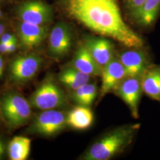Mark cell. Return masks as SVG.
Here are the masks:
<instances>
[{
  "label": "cell",
  "instance_id": "e0dca14e",
  "mask_svg": "<svg viewBox=\"0 0 160 160\" xmlns=\"http://www.w3.org/2000/svg\"><path fill=\"white\" fill-rule=\"evenodd\" d=\"M93 114L88 107L79 106L71 110L67 116V125L77 130H84L92 123Z\"/></svg>",
  "mask_w": 160,
  "mask_h": 160
},
{
  "label": "cell",
  "instance_id": "cb8c5ba5",
  "mask_svg": "<svg viewBox=\"0 0 160 160\" xmlns=\"http://www.w3.org/2000/svg\"><path fill=\"white\" fill-rule=\"evenodd\" d=\"M0 53L2 54H7L8 47L6 43H0Z\"/></svg>",
  "mask_w": 160,
  "mask_h": 160
},
{
  "label": "cell",
  "instance_id": "3957f363",
  "mask_svg": "<svg viewBox=\"0 0 160 160\" xmlns=\"http://www.w3.org/2000/svg\"><path fill=\"white\" fill-rule=\"evenodd\" d=\"M1 111L7 124L12 128L24 125L30 119V104L20 94L10 92L2 97Z\"/></svg>",
  "mask_w": 160,
  "mask_h": 160
},
{
  "label": "cell",
  "instance_id": "603a6c76",
  "mask_svg": "<svg viewBox=\"0 0 160 160\" xmlns=\"http://www.w3.org/2000/svg\"><path fill=\"white\" fill-rule=\"evenodd\" d=\"M8 47V53L7 54L12 53L16 50L17 46V39L16 38L14 40L8 43L7 44Z\"/></svg>",
  "mask_w": 160,
  "mask_h": 160
},
{
  "label": "cell",
  "instance_id": "d6986e66",
  "mask_svg": "<svg viewBox=\"0 0 160 160\" xmlns=\"http://www.w3.org/2000/svg\"><path fill=\"white\" fill-rule=\"evenodd\" d=\"M31 140L24 137H15L8 147V153L12 160H26L30 154Z\"/></svg>",
  "mask_w": 160,
  "mask_h": 160
},
{
  "label": "cell",
  "instance_id": "ba28073f",
  "mask_svg": "<svg viewBox=\"0 0 160 160\" xmlns=\"http://www.w3.org/2000/svg\"><path fill=\"white\" fill-rule=\"evenodd\" d=\"M17 14L22 22L38 25H45L53 17L51 7L40 1H30L20 5Z\"/></svg>",
  "mask_w": 160,
  "mask_h": 160
},
{
  "label": "cell",
  "instance_id": "7c38bea8",
  "mask_svg": "<svg viewBox=\"0 0 160 160\" xmlns=\"http://www.w3.org/2000/svg\"><path fill=\"white\" fill-rule=\"evenodd\" d=\"M119 58L125 69L126 77H141L151 65L147 55L138 48L123 52Z\"/></svg>",
  "mask_w": 160,
  "mask_h": 160
},
{
  "label": "cell",
  "instance_id": "4316f807",
  "mask_svg": "<svg viewBox=\"0 0 160 160\" xmlns=\"http://www.w3.org/2000/svg\"><path fill=\"white\" fill-rule=\"evenodd\" d=\"M4 31H5V26L3 24L0 23V39L2 35L4 33Z\"/></svg>",
  "mask_w": 160,
  "mask_h": 160
},
{
  "label": "cell",
  "instance_id": "4fadbf2b",
  "mask_svg": "<svg viewBox=\"0 0 160 160\" xmlns=\"http://www.w3.org/2000/svg\"><path fill=\"white\" fill-rule=\"evenodd\" d=\"M84 45L102 68L114 57V46L110 40L104 38H87Z\"/></svg>",
  "mask_w": 160,
  "mask_h": 160
},
{
  "label": "cell",
  "instance_id": "7a4b0ae2",
  "mask_svg": "<svg viewBox=\"0 0 160 160\" xmlns=\"http://www.w3.org/2000/svg\"><path fill=\"white\" fill-rule=\"evenodd\" d=\"M140 124L126 125L106 133L88 149L82 160H108L123 152L132 142Z\"/></svg>",
  "mask_w": 160,
  "mask_h": 160
},
{
  "label": "cell",
  "instance_id": "5bb4252c",
  "mask_svg": "<svg viewBox=\"0 0 160 160\" xmlns=\"http://www.w3.org/2000/svg\"><path fill=\"white\" fill-rule=\"evenodd\" d=\"M72 66L92 77L101 76L103 69L97 63L84 44L81 45L75 52Z\"/></svg>",
  "mask_w": 160,
  "mask_h": 160
},
{
  "label": "cell",
  "instance_id": "5b68a950",
  "mask_svg": "<svg viewBox=\"0 0 160 160\" xmlns=\"http://www.w3.org/2000/svg\"><path fill=\"white\" fill-rule=\"evenodd\" d=\"M42 58L36 54L18 56L10 64L9 72L12 80L24 83L33 79L42 63Z\"/></svg>",
  "mask_w": 160,
  "mask_h": 160
},
{
  "label": "cell",
  "instance_id": "9c48e42d",
  "mask_svg": "<svg viewBox=\"0 0 160 160\" xmlns=\"http://www.w3.org/2000/svg\"><path fill=\"white\" fill-rule=\"evenodd\" d=\"M72 45V33L67 23H58L51 30L49 39V52L52 57L59 59L68 53Z\"/></svg>",
  "mask_w": 160,
  "mask_h": 160
},
{
  "label": "cell",
  "instance_id": "8992f818",
  "mask_svg": "<svg viewBox=\"0 0 160 160\" xmlns=\"http://www.w3.org/2000/svg\"><path fill=\"white\" fill-rule=\"evenodd\" d=\"M126 103L133 118H139V104L143 92L141 77H126L113 90Z\"/></svg>",
  "mask_w": 160,
  "mask_h": 160
},
{
  "label": "cell",
  "instance_id": "83f0119b",
  "mask_svg": "<svg viewBox=\"0 0 160 160\" xmlns=\"http://www.w3.org/2000/svg\"><path fill=\"white\" fill-rule=\"evenodd\" d=\"M2 12H1V9H0V18H2Z\"/></svg>",
  "mask_w": 160,
  "mask_h": 160
},
{
  "label": "cell",
  "instance_id": "ac0fdd59",
  "mask_svg": "<svg viewBox=\"0 0 160 160\" xmlns=\"http://www.w3.org/2000/svg\"><path fill=\"white\" fill-rule=\"evenodd\" d=\"M91 77L72 66L63 69L58 75V80L63 86L73 92L89 82Z\"/></svg>",
  "mask_w": 160,
  "mask_h": 160
},
{
  "label": "cell",
  "instance_id": "484cf974",
  "mask_svg": "<svg viewBox=\"0 0 160 160\" xmlns=\"http://www.w3.org/2000/svg\"><path fill=\"white\" fill-rule=\"evenodd\" d=\"M4 149H5V147H4V143L2 142L1 139H0V159L1 158V157H2V155L4 154Z\"/></svg>",
  "mask_w": 160,
  "mask_h": 160
},
{
  "label": "cell",
  "instance_id": "44dd1931",
  "mask_svg": "<svg viewBox=\"0 0 160 160\" xmlns=\"http://www.w3.org/2000/svg\"><path fill=\"white\" fill-rule=\"evenodd\" d=\"M147 0H125L126 7L131 11H134L142 6Z\"/></svg>",
  "mask_w": 160,
  "mask_h": 160
},
{
  "label": "cell",
  "instance_id": "2e32d148",
  "mask_svg": "<svg viewBox=\"0 0 160 160\" xmlns=\"http://www.w3.org/2000/svg\"><path fill=\"white\" fill-rule=\"evenodd\" d=\"M160 10V0H147L137 9L131 12L135 22L143 27L152 26Z\"/></svg>",
  "mask_w": 160,
  "mask_h": 160
},
{
  "label": "cell",
  "instance_id": "8fae6325",
  "mask_svg": "<svg viewBox=\"0 0 160 160\" xmlns=\"http://www.w3.org/2000/svg\"><path fill=\"white\" fill-rule=\"evenodd\" d=\"M100 97H103L114 88L126 77V71L119 58L113 57L102 69Z\"/></svg>",
  "mask_w": 160,
  "mask_h": 160
},
{
  "label": "cell",
  "instance_id": "ffe728a7",
  "mask_svg": "<svg viewBox=\"0 0 160 160\" xmlns=\"http://www.w3.org/2000/svg\"><path fill=\"white\" fill-rule=\"evenodd\" d=\"M97 87L94 83L86 84L72 92V98L79 106L90 107L97 95Z\"/></svg>",
  "mask_w": 160,
  "mask_h": 160
},
{
  "label": "cell",
  "instance_id": "30bf717a",
  "mask_svg": "<svg viewBox=\"0 0 160 160\" xmlns=\"http://www.w3.org/2000/svg\"><path fill=\"white\" fill-rule=\"evenodd\" d=\"M16 30L22 45L28 51L40 46L48 34V28L45 25H38L22 21L17 24Z\"/></svg>",
  "mask_w": 160,
  "mask_h": 160
},
{
  "label": "cell",
  "instance_id": "277c9868",
  "mask_svg": "<svg viewBox=\"0 0 160 160\" xmlns=\"http://www.w3.org/2000/svg\"><path fill=\"white\" fill-rule=\"evenodd\" d=\"M66 101L62 90L49 77L35 90L30 97V103L35 108L46 110L61 108L66 104Z\"/></svg>",
  "mask_w": 160,
  "mask_h": 160
},
{
  "label": "cell",
  "instance_id": "7402d4cb",
  "mask_svg": "<svg viewBox=\"0 0 160 160\" xmlns=\"http://www.w3.org/2000/svg\"><path fill=\"white\" fill-rule=\"evenodd\" d=\"M17 38L15 34H11L8 33H6L2 35L1 39H0V43H8L10 42H11L14 39Z\"/></svg>",
  "mask_w": 160,
  "mask_h": 160
},
{
  "label": "cell",
  "instance_id": "d4e9b609",
  "mask_svg": "<svg viewBox=\"0 0 160 160\" xmlns=\"http://www.w3.org/2000/svg\"><path fill=\"white\" fill-rule=\"evenodd\" d=\"M3 69H4V62L2 56L0 53V77H2L3 73Z\"/></svg>",
  "mask_w": 160,
  "mask_h": 160
},
{
  "label": "cell",
  "instance_id": "6da1fadb",
  "mask_svg": "<svg viewBox=\"0 0 160 160\" xmlns=\"http://www.w3.org/2000/svg\"><path fill=\"white\" fill-rule=\"evenodd\" d=\"M70 16L92 31L134 49L141 48L142 39L124 22L117 0H66Z\"/></svg>",
  "mask_w": 160,
  "mask_h": 160
},
{
  "label": "cell",
  "instance_id": "9a60e30c",
  "mask_svg": "<svg viewBox=\"0 0 160 160\" xmlns=\"http://www.w3.org/2000/svg\"><path fill=\"white\" fill-rule=\"evenodd\" d=\"M141 84L143 92L160 103V65L149 66L141 77Z\"/></svg>",
  "mask_w": 160,
  "mask_h": 160
},
{
  "label": "cell",
  "instance_id": "52a82bcc",
  "mask_svg": "<svg viewBox=\"0 0 160 160\" xmlns=\"http://www.w3.org/2000/svg\"><path fill=\"white\" fill-rule=\"evenodd\" d=\"M67 125V116L64 113L55 109L46 110L36 118L33 130L42 135L51 137L63 130Z\"/></svg>",
  "mask_w": 160,
  "mask_h": 160
}]
</instances>
